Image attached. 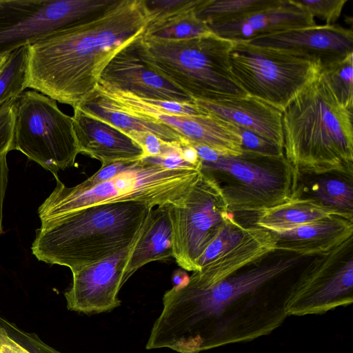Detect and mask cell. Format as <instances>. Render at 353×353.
Here are the masks:
<instances>
[{
	"mask_svg": "<svg viewBox=\"0 0 353 353\" xmlns=\"http://www.w3.org/2000/svg\"><path fill=\"white\" fill-rule=\"evenodd\" d=\"M301 259L281 258L216 282L193 272L184 284L165 292L146 349L200 353L272 333L288 316L285 303L296 280L283 279Z\"/></svg>",
	"mask_w": 353,
	"mask_h": 353,
	"instance_id": "6da1fadb",
	"label": "cell"
},
{
	"mask_svg": "<svg viewBox=\"0 0 353 353\" xmlns=\"http://www.w3.org/2000/svg\"><path fill=\"white\" fill-rule=\"evenodd\" d=\"M153 18L145 0H116L28 45V88L77 107L94 91L114 56Z\"/></svg>",
	"mask_w": 353,
	"mask_h": 353,
	"instance_id": "7a4b0ae2",
	"label": "cell"
},
{
	"mask_svg": "<svg viewBox=\"0 0 353 353\" xmlns=\"http://www.w3.org/2000/svg\"><path fill=\"white\" fill-rule=\"evenodd\" d=\"M352 110L341 105L323 73L282 111L283 153L299 176L352 179Z\"/></svg>",
	"mask_w": 353,
	"mask_h": 353,
	"instance_id": "3957f363",
	"label": "cell"
},
{
	"mask_svg": "<svg viewBox=\"0 0 353 353\" xmlns=\"http://www.w3.org/2000/svg\"><path fill=\"white\" fill-rule=\"evenodd\" d=\"M152 208L134 201L92 205L41 223L32 254L71 272L97 263L131 245Z\"/></svg>",
	"mask_w": 353,
	"mask_h": 353,
	"instance_id": "277c9868",
	"label": "cell"
},
{
	"mask_svg": "<svg viewBox=\"0 0 353 353\" xmlns=\"http://www.w3.org/2000/svg\"><path fill=\"white\" fill-rule=\"evenodd\" d=\"M139 54L157 74L194 100L219 101L248 94L231 72L233 41L211 33L183 40H165L141 34Z\"/></svg>",
	"mask_w": 353,
	"mask_h": 353,
	"instance_id": "5b68a950",
	"label": "cell"
},
{
	"mask_svg": "<svg viewBox=\"0 0 353 353\" xmlns=\"http://www.w3.org/2000/svg\"><path fill=\"white\" fill-rule=\"evenodd\" d=\"M201 172L200 168H168L142 159L81 191L65 186L54 174L56 187L39 208V216L43 223L87 207L117 202H139L152 208L179 205Z\"/></svg>",
	"mask_w": 353,
	"mask_h": 353,
	"instance_id": "8992f818",
	"label": "cell"
},
{
	"mask_svg": "<svg viewBox=\"0 0 353 353\" xmlns=\"http://www.w3.org/2000/svg\"><path fill=\"white\" fill-rule=\"evenodd\" d=\"M201 170L230 179L221 185L230 212L254 213L283 203L300 194L299 176L285 155L267 157L243 152L201 161Z\"/></svg>",
	"mask_w": 353,
	"mask_h": 353,
	"instance_id": "52a82bcc",
	"label": "cell"
},
{
	"mask_svg": "<svg viewBox=\"0 0 353 353\" xmlns=\"http://www.w3.org/2000/svg\"><path fill=\"white\" fill-rule=\"evenodd\" d=\"M16 150L44 169L57 174L75 164L79 154L72 117L57 101L36 90L24 91L13 101Z\"/></svg>",
	"mask_w": 353,
	"mask_h": 353,
	"instance_id": "ba28073f",
	"label": "cell"
},
{
	"mask_svg": "<svg viewBox=\"0 0 353 353\" xmlns=\"http://www.w3.org/2000/svg\"><path fill=\"white\" fill-rule=\"evenodd\" d=\"M229 58L246 94L281 112L321 71L316 63L247 41H233Z\"/></svg>",
	"mask_w": 353,
	"mask_h": 353,
	"instance_id": "9c48e42d",
	"label": "cell"
},
{
	"mask_svg": "<svg viewBox=\"0 0 353 353\" xmlns=\"http://www.w3.org/2000/svg\"><path fill=\"white\" fill-rule=\"evenodd\" d=\"M172 227V257L188 271L200 270L199 261L230 212L220 183L201 170L179 205L168 207Z\"/></svg>",
	"mask_w": 353,
	"mask_h": 353,
	"instance_id": "30bf717a",
	"label": "cell"
},
{
	"mask_svg": "<svg viewBox=\"0 0 353 353\" xmlns=\"http://www.w3.org/2000/svg\"><path fill=\"white\" fill-rule=\"evenodd\" d=\"M116 0H0V57L109 8Z\"/></svg>",
	"mask_w": 353,
	"mask_h": 353,
	"instance_id": "8fae6325",
	"label": "cell"
},
{
	"mask_svg": "<svg viewBox=\"0 0 353 353\" xmlns=\"http://www.w3.org/2000/svg\"><path fill=\"white\" fill-rule=\"evenodd\" d=\"M352 239L317 256L299 274L285 303L288 316L323 314L353 302V256L343 259Z\"/></svg>",
	"mask_w": 353,
	"mask_h": 353,
	"instance_id": "7c38bea8",
	"label": "cell"
},
{
	"mask_svg": "<svg viewBox=\"0 0 353 353\" xmlns=\"http://www.w3.org/2000/svg\"><path fill=\"white\" fill-rule=\"evenodd\" d=\"M247 42L316 63L321 70L353 54L352 30L336 24L292 29Z\"/></svg>",
	"mask_w": 353,
	"mask_h": 353,
	"instance_id": "4fadbf2b",
	"label": "cell"
},
{
	"mask_svg": "<svg viewBox=\"0 0 353 353\" xmlns=\"http://www.w3.org/2000/svg\"><path fill=\"white\" fill-rule=\"evenodd\" d=\"M134 243L97 263L72 271V285L64 293L67 308L94 314L119 306L118 294L125 283V266Z\"/></svg>",
	"mask_w": 353,
	"mask_h": 353,
	"instance_id": "5bb4252c",
	"label": "cell"
},
{
	"mask_svg": "<svg viewBox=\"0 0 353 353\" xmlns=\"http://www.w3.org/2000/svg\"><path fill=\"white\" fill-rule=\"evenodd\" d=\"M137 38L125 46L110 60L103 70L98 85L154 101L194 102V100L187 93L157 74L145 64L139 54Z\"/></svg>",
	"mask_w": 353,
	"mask_h": 353,
	"instance_id": "9a60e30c",
	"label": "cell"
},
{
	"mask_svg": "<svg viewBox=\"0 0 353 353\" xmlns=\"http://www.w3.org/2000/svg\"><path fill=\"white\" fill-rule=\"evenodd\" d=\"M72 117L79 153L99 160L101 167L145 159L142 148L128 135L78 108Z\"/></svg>",
	"mask_w": 353,
	"mask_h": 353,
	"instance_id": "2e32d148",
	"label": "cell"
},
{
	"mask_svg": "<svg viewBox=\"0 0 353 353\" xmlns=\"http://www.w3.org/2000/svg\"><path fill=\"white\" fill-rule=\"evenodd\" d=\"M316 25L314 19L295 0H281L277 5L239 19L208 26L216 36L236 42Z\"/></svg>",
	"mask_w": 353,
	"mask_h": 353,
	"instance_id": "e0dca14e",
	"label": "cell"
},
{
	"mask_svg": "<svg viewBox=\"0 0 353 353\" xmlns=\"http://www.w3.org/2000/svg\"><path fill=\"white\" fill-rule=\"evenodd\" d=\"M207 112L250 131L283 150L282 112L254 97L194 100Z\"/></svg>",
	"mask_w": 353,
	"mask_h": 353,
	"instance_id": "ac0fdd59",
	"label": "cell"
},
{
	"mask_svg": "<svg viewBox=\"0 0 353 353\" xmlns=\"http://www.w3.org/2000/svg\"><path fill=\"white\" fill-rule=\"evenodd\" d=\"M276 251L303 257L328 253L352 239L353 221L332 216L280 232H271Z\"/></svg>",
	"mask_w": 353,
	"mask_h": 353,
	"instance_id": "d6986e66",
	"label": "cell"
},
{
	"mask_svg": "<svg viewBox=\"0 0 353 353\" xmlns=\"http://www.w3.org/2000/svg\"><path fill=\"white\" fill-rule=\"evenodd\" d=\"M168 207L152 209L128 256L125 283L145 264L172 257V227Z\"/></svg>",
	"mask_w": 353,
	"mask_h": 353,
	"instance_id": "ffe728a7",
	"label": "cell"
},
{
	"mask_svg": "<svg viewBox=\"0 0 353 353\" xmlns=\"http://www.w3.org/2000/svg\"><path fill=\"white\" fill-rule=\"evenodd\" d=\"M332 216L353 221V217L336 209L298 194L283 203L255 214L254 225L270 232H280Z\"/></svg>",
	"mask_w": 353,
	"mask_h": 353,
	"instance_id": "44dd1931",
	"label": "cell"
},
{
	"mask_svg": "<svg viewBox=\"0 0 353 353\" xmlns=\"http://www.w3.org/2000/svg\"><path fill=\"white\" fill-rule=\"evenodd\" d=\"M75 108L112 125L127 135L134 132H146L166 142L189 144L163 124L121 111L96 89Z\"/></svg>",
	"mask_w": 353,
	"mask_h": 353,
	"instance_id": "7402d4cb",
	"label": "cell"
},
{
	"mask_svg": "<svg viewBox=\"0 0 353 353\" xmlns=\"http://www.w3.org/2000/svg\"><path fill=\"white\" fill-rule=\"evenodd\" d=\"M199 1L171 14L152 19L143 34L165 40H183L212 33L208 26L196 15Z\"/></svg>",
	"mask_w": 353,
	"mask_h": 353,
	"instance_id": "603a6c76",
	"label": "cell"
},
{
	"mask_svg": "<svg viewBox=\"0 0 353 353\" xmlns=\"http://www.w3.org/2000/svg\"><path fill=\"white\" fill-rule=\"evenodd\" d=\"M281 0H200L196 17L207 26L239 19L247 14L274 6Z\"/></svg>",
	"mask_w": 353,
	"mask_h": 353,
	"instance_id": "cb8c5ba5",
	"label": "cell"
},
{
	"mask_svg": "<svg viewBox=\"0 0 353 353\" xmlns=\"http://www.w3.org/2000/svg\"><path fill=\"white\" fill-rule=\"evenodd\" d=\"M28 45L7 55L0 69V107L17 99L28 88Z\"/></svg>",
	"mask_w": 353,
	"mask_h": 353,
	"instance_id": "d4e9b609",
	"label": "cell"
},
{
	"mask_svg": "<svg viewBox=\"0 0 353 353\" xmlns=\"http://www.w3.org/2000/svg\"><path fill=\"white\" fill-rule=\"evenodd\" d=\"M310 192L311 198L321 204L353 217L352 182L336 178H323L311 185Z\"/></svg>",
	"mask_w": 353,
	"mask_h": 353,
	"instance_id": "484cf974",
	"label": "cell"
},
{
	"mask_svg": "<svg viewBox=\"0 0 353 353\" xmlns=\"http://www.w3.org/2000/svg\"><path fill=\"white\" fill-rule=\"evenodd\" d=\"M321 72L326 79L334 96L344 108H353V54L334 63Z\"/></svg>",
	"mask_w": 353,
	"mask_h": 353,
	"instance_id": "4316f807",
	"label": "cell"
},
{
	"mask_svg": "<svg viewBox=\"0 0 353 353\" xmlns=\"http://www.w3.org/2000/svg\"><path fill=\"white\" fill-rule=\"evenodd\" d=\"M245 228L234 219L230 217L221 227L217 234L210 243L199 259L200 269L216 257L235 246L242 239Z\"/></svg>",
	"mask_w": 353,
	"mask_h": 353,
	"instance_id": "83f0119b",
	"label": "cell"
},
{
	"mask_svg": "<svg viewBox=\"0 0 353 353\" xmlns=\"http://www.w3.org/2000/svg\"><path fill=\"white\" fill-rule=\"evenodd\" d=\"M143 150L145 158L163 157L181 151L186 145L181 143L166 142L154 134L146 132H134L128 134Z\"/></svg>",
	"mask_w": 353,
	"mask_h": 353,
	"instance_id": "f1b7e54d",
	"label": "cell"
},
{
	"mask_svg": "<svg viewBox=\"0 0 353 353\" xmlns=\"http://www.w3.org/2000/svg\"><path fill=\"white\" fill-rule=\"evenodd\" d=\"M314 19L317 17L333 25L339 19L347 0H295Z\"/></svg>",
	"mask_w": 353,
	"mask_h": 353,
	"instance_id": "f546056e",
	"label": "cell"
},
{
	"mask_svg": "<svg viewBox=\"0 0 353 353\" xmlns=\"http://www.w3.org/2000/svg\"><path fill=\"white\" fill-rule=\"evenodd\" d=\"M239 130L243 152L267 157H277L284 154L283 150L267 139L241 128H239Z\"/></svg>",
	"mask_w": 353,
	"mask_h": 353,
	"instance_id": "4dcf8cb0",
	"label": "cell"
},
{
	"mask_svg": "<svg viewBox=\"0 0 353 353\" xmlns=\"http://www.w3.org/2000/svg\"><path fill=\"white\" fill-rule=\"evenodd\" d=\"M14 100L0 107V156L12 150L14 130Z\"/></svg>",
	"mask_w": 353,
	"mask_h": 353,
	"instance_id": "1f68e13d",
	"label": "cell"
},
{
	"mask_svg": "<svg viewBox=\"0 0 353 353\" xmlns=\"http://www.w3.org/2000/svg\"><path fill=\"white\" fill-rule=\"evenodd\" d=\"M132 163V162H118L109 164L104 167H101V168L92 176L82 183L72 187V188L76 191L89 189L97 184L114 177L130 166Z\"/></svg>",
	"mask_w": 353,
	"mask_h": 353,
	"instance_id": "d6a6232c",
	"label": "cell"
},
{
	"mask_svg": "<svg viewBox=\"0 0 353 353\" xmlns=\"http://www.w3.org/2000/svg\"><path fill=\"white\" fill-rule=\"evenodd\" d=\"M199 0H145L153 19L196 4Z\"/></svg>",
	"mask_w": 353,
	"mask_h": 353,
	"instance_id": "836d02e7",
	"label": "cell"
},
{
	"mask_svg": "<svg viewBox=\"0 0 353 353\" xmlns=\"http://www.w3.org/2000/svg\"><path fill=\"white\" fill-rule=\"evenodd\" d=\"M7 154L0 156V234L3 232V208L8 184V168L6 159Z\"/></svg>",
	"mask_w": 353,
	"mask_h": 353,
	"instance_id": "e575fe53",
	"label": "cell"
},
{
	"mask_svg": "<svg viewBox=\"0 0 353 353\" xmlns=\"http://www.w3.org/2000/svg\"><path fill=\"white\" fill-rule=\"evenodd\" d=\"M192 146L196 150L201 161H214L221 155L216 150L207 146L199 145Z\"/></svg>",
	"mask_w": 353,
	"mask_h": 353,
	"instance_id": "d590c367",
	"label": "cell"
},
{
	"mask_svg": "<svg viewBox=\"0 0 353 353\" xmlns=\"http://www.w3.org/2000/svg\"><path fill=\"white\" fill-rule=\"evenodd\" d=\"M7 55L0 57V69L1 68L2 65H3L6 59Z\"/></svg>",
	"mask_w": 353,
	"mask_h": 353,
	"instance_id": "8d00e7d4",
	"label": "cell"
}]
</instances>
